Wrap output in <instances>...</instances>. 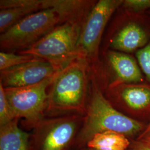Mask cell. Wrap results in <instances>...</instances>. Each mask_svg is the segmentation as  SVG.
Listing matches in <instances>:
<instances>
[{
	"label": "cell",
	"instance_id": "6da1fadb",
	"mask_svg": "<svg viewBox=\"0 0 150 150\" xmlns=\"http://www.w3.org/2000/svg\"><path fill=\"white\" fill-rule=\"evenodd\" d=\"M146 125L119 111L107 100L102 91L95 87L88 96L86 113L75 142L74 150L86 148L95 134L105 131L124 134L130 140L137 138Z\"/></svg>",
	"mask_w": 150,
	"mask_h": 150
},
{
	"label": "cell",
	"instance_id": "7a4b0ae2",
	"mask_svg": "<svg viewBox=\"0 0 150 150\" xmlns=\"http://www.w3.org/2000/svg\"><path fill=\"white\" fill-rule=\"evenodd\" d=\"M87 67V59H79L57 73L48 92L45 116L85 115L89 96Z\"/></svg>",
	"mask_w": 150,
	"mask_h": 150
},
{
	"label": "cell",
	"instance_id": "3957f363",
	"mask_svg": "<svg viewBox=\"0 0 150 150\" xmlns=\"http://www.w3.org/2000/svg\"><path fill=\"white\" fill-rule=\"evenodd\" d=\"M83 22L67 21L57 26L29 48L20 54L46 60L59 70L76 59H83L79 41Z\"/></svg>",
	"mask_w": 150,
	"mask_h": 150
},
{
	"label": "cell",
	"instance_id": "277c9868",
	"mask_svg": "<svg viewBox=\"0 0 150 150\" xmlns=\"http://www.w3.org/2000/svg\"><path fill=\"white\" fill-rule=\"evenodd\" d=\"M84 116H45L30 132L28 150H74Z\"/></svg>",
	"mask_w": 150,
	"mask_h": 150
},
{
	"label": "cell",
	"instance_id": "5b68a950",
	"mask_svg": "<svg viewBox=\"0 0 150 150\" xmlns=\"http://www.w3.org/2000/svg\"><path fill=\"white\" fill-rule=\"evenodd\" d=\"M55 75L31 86L4 88L6 97L14 119H24L23 126L28 129L45 117L48 106L47 89Z\"/></svg>",
	"mask_w": 150,
	"mask_h": 150
},
{
	"label": "cell",
	"instance_id": "8992f818",
	"mask_svg": "<svg viewBox=\"0 0 150 150\" xmlns=\"http://www.w3.org/2000/svg\"><path fill=\"white\" fill-rule=\"evenodd\" d=\"M59 22L60 17L54 8L35 12L1 34V47L10 50H26L51 31Z\"/></svg>",
	"mask_w": 150,
	"mask_h": 150
},
{
	"label": "cell",
	"instance_id": "52a82bcc",
	"mask_svg": "<svg viewBox=\"0 0 150 150\" xmlns=\"http://www.w3.org/2000/svg\"><path fill=\"white\" fill-rule=\"evenodd\" d=\"M123 0H100L86 15L81 30L79 48L83 59H98L99 46L107 22Z\"/></svg>",
	"mask_w": 150,
	"mask_h": 150
},
{
	"label": "cell",
	"instance_id": "ba28073f",
	"mask_svg": "<svg viewBox=\"0 0 150 150\" xmlns=\"http://www.w3.org/2000/svg\"><path fill=\"white\" fill-rule=\"evenodd\" d=\"M124 115L145 123L150 121V83L122 84L109 88L105 96Z\"/></svg>",
	"mask_w": 150,
	"mask_h": 150
},
{
	"label": "cell",
	"instance_id": "9c48e42d",
	"mask_svg": "<svg viewBox=\"0 0 150 150\" xmlns=\"http://www.w3.org/2000/svg\"><path fill=\"white\" fill-rule=\"evenodd\" d=\"M48 61L40 58L1 71L0 83L4 88H17L38 83L59 71Z\"/></svg>",
	"mask_w": 150,
	"mask_h": 150
},
{
	"label": "cell",
	"instance_id": "30bf717a",
	"mask_svg": "<svg viewBox=\"0 0 150 150\" xmlns=\"http://www.w3.org/2000/svg\"><path fill=\"white\" fill-rule=\"evenodd\" d=\"M107 57L115 76L110 88L122 84L144 82V78L139 64L133 57L116 51H109Z\"/></svg>",
	"mask_w": 150,
	"mask_h": 150
},
{
	"label": "cell",
	"instance_id": "8fae6325",
	"mask_svg": "<svg viewBox=\"0 0 150 150\" xmlns=\"http://www.w3.org/2000/svg\"><path fill=\"white\" fill-rule=\"evenodd\" d=\"M45 0H1L0 32L2 33L25 17L45 10Z\"/></svg>",
	"mask_w": 150,
	"mask_h": 150
},
{
	"label": "cell",
	"instance_id": "7c38bea8",
	"mask_svg": "<svg viewBox=\"0 0 150 150\" xmlns=\"http://www.w3.org/2000/svg\"><path fill=\"white\" fill-rule=\"evenodd\" d=\"M150 40V35L144 27L135 22H129L113 38L111 46L123 53H131L144 47Z\"/></svg>",
	"mask_w": 150,
	"mask_h": 150
},
{
	"label": "cell",
	"instance_id": "4fadbf2b",
	"mask_svg": "<svg viewBox=\"0 0 150 150\" xmlns=\"http://www.w3.org/2000/svg\"><path fill=\"white\" fill-rule=\"evenodd\" d=\"M18 121L0 126V150H28L30 132L19 127Z\"/></svg>",
	"mask_w": 150,
	"mask_h": 150
},
{
	"label": "cell",
	"instance_id": "5bb4252c",
	"mask_svg": "<svg viewBox=\"0 0 150 150\" xmlns=\"http://www.w3.org/2000/svg\"><path fill=\"white\" fill-rule=\"evenodd\" d=\"M131 141L124 134L105 131L95 134L86 147L96 150H128Z\"/></svg>",
	"mask_w": 150,
	"mask_h": 150
},
{
	"label": "cell",
	"instance_id": "9a60e30c",
	"mask_svg": "<svg viewBox=\"0 0 150 150\" xmlns=\"http://www.w3.org/2000/svg\"><path fill=\"white\" fill-rule=\"evenodd\" d=\"M38 59L29 54H16L1 52H0V71L15 67Z\"/></svg>",
	"mask_w": 150,
	"mask_h": 150
},
{
	"label": "cell",
	"instance_id": "2e32d148",
	"mask_svg": "<svg viewBox=\"0 0 150 150\" xmlns=\"http://www.w3.org/2000/svg\"><path fill=\"white\" fill-rule=\"evenodd\" d=\"M136 57L139 67L150 83V40L144 47L137 51Z\"/></svg>",
	"mask_w": 150,
	"mask_h": 150
},
{
	"label": "cell",
	"instance_id": "e0dca14e",
	"mask_svg": "<svg viewBox=\"0 0 150 150\" xmlns=\"http://www.w3.org/2000/svg\"><path fill=\"white\" fill-rule=\"evenodd\" d=\"M14 120L6 97L5 88L0 83V126H4Z\"/></svg>",
	"mask_w": 150,
	"mask_h": 150
},
{
	"label": "cell",
	"instance_id": "ac0fdd59",
	"mask_svg": "<svg viewBox=\"0 0 150 150\" xmlns=\"http://www.w3.org/2000/svg\"><path fill=\"white\" fill-rule=\"evenodd\" d=\"M122 6L130 11L141 12L150 10V0H125Z\"/></svg>",
	"mask_w": 150,
	"mask_h": 150
},
{
	"label": "cell",
	"instance_id": "d6986e66",
	"mask_svg": "<svg viewBox=\"0 0 150 150\" xmlns=\"http://www.w3.org/2000/svg\"><path fill=\"white\" fill-rule=\"evenodd\" d=\"M129 149L132 150H150V147L134 139L131 141V144Z\"/></svg>",
	"mask_w": 150,
	"mask_h": 150
},
{
	"label": "cell",
	"instance_id": "ffe728a7",
	"mask_svg": "<svg viewBox=\"0 0 150 150\" xmlns=\"http://www.w3.org/2000/svg\"><path fill=\"white\" fill-rule=\"evenodd\" d=\"M136 140L150 147V131L147 133L139 134V136L136 138Z\"/></svg>",
	"mask_w": 150,
	"mask_h": 150
},
{
	"label": "cell",
	"instance_id": "44dd1931",
	"mask_svg": "<svg viewBox=\"0 0 150 150\" xmlns=\"http://www.w3.org/2000/svg\"><path fill=\"white\" fill-rule=\"evenodd\" d=\"M150 131V121L149 123L147 124L146 128H145V130L143 131V132H142L141 134H145V133H147L148 132Z\"/></svg>",
	"mask_w": 150,
	"mask_h": 150
},
{
	"label": "cell",
	"instance_id": "7402d4cb",
	"mask_svg": "<svg viewBox=\"0 0 150 150\" xmlns=\"http://www.w3.org/2000/svg\"><path fill=\"white\" fill-rule=\"evenodd\" d=\"M93 150V149H89V148H87V147H86V148H85V149H82V150ZM128 150H132L131 149H129Z\"/></svg>",
	"mask_w": 150,
	"mask_h": 150
},
{
	"label": "cell",
	"instance_id": "603a6c76",
	"mask_svg": "<svg viewBox=\"0 0 150 150\" xmlns=\"http://www.w3.org/2000/svg\"></svg>",
	"mask_w": 150,
	"mask_h": 150
}]
</instances>
